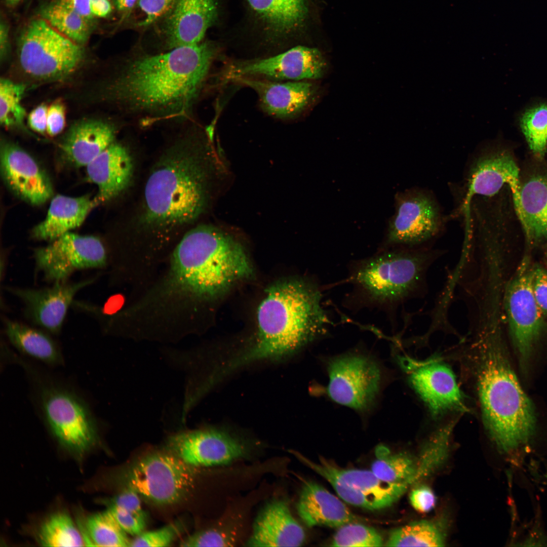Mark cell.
<instances>
[{
  "label": "cell",
  "mask_w": 547,
  "mask_h": 547,
  "mask_svg": "<svg viewBox=\"0 0 547 547\" xmlns=\"http://www.w3.org/2000/svg\"><path fill=\"white\" fill-rule=\"evenodd\" d=\"M116 9L124 14H129L134 6L137 4L138 0H113Z\"/></svg>",
  "instance_id": "cell-50"
},
{
  "label": "cell",
  "mask_w": 547,
  "mask_h": 547,
  "mask_svg": "<svg viewBox=\"0 0 547 547\" xmlns=\"http://www.w3.org/2000/svg\"><path fill=\"white\" fill-rule=\"evenodd\" d=\"M299 516L309 527H340L360 519L336 496L312 481L302 486L297 504Z\"/></svg>",
  "instance_id": "cell-25"
},
{
  "label": "cell",
  "mask_w": 547,
  "mask_h": 547,
  "mask_svg": "<svg viewBox=\"0 0 547 547\" xmlns=\"http://www.w3.org/2000/svg\"><path fill=\"white\" fill-rule=\"evenodd\" d=\"M41 405L47 424L62 446L82 453L95 443V419L75 394L60 387H46L42 392Z\"/></svg>",
  "instance_id": "cell-13"
},
{
  "label": "cell",
  "mask_w": 547,
  "mask_h": 547,
  "mask_svg": "<svg viewBox=\"0 0 547 547\" xmlns=\"http://www.w3.org/2000/svg\"><path fill=\"white\" fill-rule=\"evenodd\" d=\"M271 41L286 39L303 26L307 16L306 0H246Z\"/></svg>",
  "instance_id": "cell-26"
},
{
  "label": "cell",
  "mask_w": 547,
  "mask_h": 547,
  "mask_svg": "<svg viewBox=\"0 0 547 547\" xmlns=\"http://www.w3.org/2000/svg\"><path fill=\"white\" fill-rule=\"evenodd\" d=\"M23 85L1 79L0 81V122L6 128L21 126L26 115L21 104Z\"/></svg>",
  "instance_id": "cell-36"
},
{
  "label": "cell",
  "mask_w": 547,
  "mask_h": 547,
  "mask_svg": "<svg viewBox=\"0 0 547 547\" xmlns=\"http://www.w3.org/2000/svg\"><path fill=\"white\" fill-rule=\"evenodd\" d=\"M325 390L333 401L360 412L375 404L385 383V372L368 354L349 352L330 359Z\"/></svg>",
  "instance_id": "cell-8"
},
{
  "label": "cell",
  "mask_w": 547,
  "mask_h": 547,
  "mask_svg": "<svg viewBox=\"0 0 547 547\" xmlns=\"http://www.w3.org/2000/svg\"><path fill=\"white\" fill-rule=\"evenodd\" d=\"M84 57L82 46L66 37L43 18L31 21L19 41L23 71L37 79H58L72 72Z\"/></svg>",
  "instance_id": "cell-6"
},
{
  "label": "cell",
  "mask_w": 547,
  "mask_h": 547,
  "mask_svg": "<svg viewBox=\"0 0 547 547\" xmlns=\"http://www.w3.org/2000/svg\"><path fill=\"white\" fill-rule=\"evenodd\" d=\"M196 146L186 139L174 145L146 182L143 216L146 232L139 253L150 261H164L175 246L174 231L193 222L205 207L206 173Z\"/></svg>",
  "instance_id": "cell-2"
},
{
  "label": "cell",
  "mask_w": 547,
  "mask_h": 547,
  "mask_svg": "<svg viewBox=\"0 0 547 547\" xmlns=\"http://www.w3.org/2000/svg\"><path fill=\"white\" fill-rule=\"evenodd\" d=\"M532 267L529 257L524 256L506 285L503 300L511 337L523 361L529 358L547 324L533 293Z\"/></svg>",
  "instance_id": "cell-10"
},
{
  "label": "cell",
  "mask_w": 547,
  "mask_h": 547,
  "mask_svg": "<svg viewBox=\"0 0 547 547\" xmlns=\"http://www.w3.org/2000/svg\"><path fill=\"white\" fill-rule=\"evenodd\" d=\"M99 204L89 195L71 197L57 195L51 200L45 219L35 226L32 237L52 242L79 227L90 212Z\"/></svg>",
  "instance_id": "cell-28"
},
{
  "label": "cell",
  "mask_w": 547,
  "mask_h": 547,
  "mask_svg": "<svg viewBox=\"0 0 547 547\" xmlns=\"http://www.w3.org/2000/svg\"><path fill=\"white\" fill-rule=\"evenodd\" d=\"M43 18L59 32L82 45L88 40L91 22L72 10L56 2L43 11Z\"/></svg>",
  "instance_id": "cell-32"
},
{
  "label": "cell",
  "mask_w": 547,
  "mask_h": 547,
  "mask_svg": "<svg viewBox=\"0 0 547 547\" xmlns=\"http://www.w3.org/2000/svg\"><path fill=\"white\" fill-rule=\"evenodd\" d=\"M4 322L7 336L20 351L49 364L61 362L60 350L48 334L16 321L5 319Z\"/></svg>",
  "instance_id": "cell-29"
},
{
  "label": "cell",
  "mask_w": 547,
  "mask_h": 547,
  "mask_svg": "<svg viewBox=\"0 0 547 547\" xmlns=\"http://www.w3.org/2000/svg\"><path fill=\"white\" fill-rule=\"evenodd\" d=\"M90 8L94 17H106L112 11L109 0H91Z\"/></svg>",
  "instance_id": "cell-48"
},
{
  "label": "cell",
  "mask_w": 547,
  "mask_h": 547,
  "mask_svg": "<svg viewBox=\"0 0 547 547\" xmlns=\"http://www.w3.org/2000/svg\"><path fill=\"white\" fill-rule=\"evenodd\" d=\"M380 534L374 528L353 522L340 527L333 536L332 546L377 547L383 545Z\"/></svg>",
  "instance_id": "cell-37"
},
{
  "label": "cell",
  "mask_w": 547,
  "mask_h": 547,
  "mask_svg": "<svg viewBox=\"0 0 547 547\" xmlns=\"http://www.w3.org/2000/svg\"><path fill=\"white\" fill-rule=\"evenodd\" d=\"M323 296L316 283L302 279L270 287L257 308L256 341L236 364L281 358L324 336L331 323Z\"/></svg>",
  "instance_id": "cell-4"
},
{
  "label": "cell",
  "mask_w": 547,
  "mask_h": 547,
  "mask_svg": "<svg viewBox=\"0 0 547 547\" xmlns=\"http://www.w3.org/2000/svg\"><path fill=\"white\" fill-rule=\"evenodd\" d=\"M89 179L98 188L95 197L99 203L120 194L129 185L133 162L128 149L113 142L86 166Z\"/></svg>",
  "instance_id": "cell-24"
},
{
  "label": "cell",
  "mask_w": 547,
  "mask_h": 547,
  "mask_svg": "<svg viewBox=\"0 0 547 547\" xmlns=\"http://www.w3.org/2000/svg\"><path fill=\"white\" fill-rule=\"evenodd\" d=\"M48 108L45 104H41L29 113L27 123L34 132L40 134L47 133Z\"/></svg>",
  "instance_id": "cell-46"
},
{
  "label": "cell",
  "mask_w": 547,
  "mask_h": 547,
  "mask_svg": "<svg viewBox=\"0 0 547 547\" xmlns=\"http://www.w3.org/2000/svg\"><path fill=\"white\" fill-rule=\"evenodd\" d=\"M396 207L386 236L388 245L423 247L443 229L445 219L438 201L428 190L416 187L398 194Z\"/></svg>",
  "instance_id": "cell-11"
},
{
  "label": "cell",
  "mask_w": 547,
  "mask_h": 547,
  "mask_svg": "<svg viewBox=\"0 0 547 547\" xmlns=\"http://www.w3.org/2000/svg\"><path fill=\"white\" fill-rule=\"evenodd\" d=\"M293 454L325 479L344 501L356 506L369 510L384 509L407 490L408 485L387 482L372 471L343 468L322 457L319 462H315L298 452Z\"/></svg>",
  "instance_id": "cell-9"
},
{
  "label": "cell",
  "mask_w": 547,
  "mask_h": 547,
  "mask_svg": "<svg viewBox=\"0 0 547 547\" xmlns=\"http://www.w3.org/2000/svg\"><path fill=\"white\" fill-rule=\"evenodd\" d=\"M441 252L425 247L381 251L353 264L349 281L363 306L389 309L418 296L427 270Z\"/></svg>",
  "instance_id": "cell-5"
},
{
  "label": "cell",
  "mask_w": 547,
  "mask_h": 547,
  "mask_svg": "<svg viewBox=\"0 0 547 547\" xmlns=\"http://www.w3.org/2000/svg\"><path fill=\"white\" fill-rule=\"evenodd\" d=\"M38 537L45 546H82L85 543L72 519L64 513L50 516L42 525Z\"/></svg>",
  "instance_id": "cell-33"
},
{
  "label": "cell",
  "mask_w": 547,
  "mask_h": 547,
  "mask_svg": "<svg viewBox=\"0 0 547 547\" xmlns=\"http://www.w3.org/2000/svg\"><path fill=\"white\" fill-rule=\"evenodd\" d=\"M444 538L433 523L422 520L413 522L393 530L386 546H442Z\"/></svg>",
  "instance_id": "cell-35"
},
{
  "label": "cell",
  "mask_w": 547,
  "mask_h": 547,
  "mask_svg": "<svg viewBox=\"0 0 547 547\" xmlns=\"http://www.w3.org/2000/svg\"><path fill=\"white\" fill-rule=\"evenodd\" d=\"M216 49L205 42L131 60L110 85L111 97L126 113L149 123L185 116L203 88Z\"/></svg>",
  "instance_id": "cell-1"
},
{
  "label": "cell",
  "mask_w": 547,
  "mask_h": 547,
  "mask_svg": "<svg viewBox=\"0 0 547 547\" xmlns=\"http://www.w3.org/2000/svg\"><path fill=\"white\" fill-rule=\"evenodd\" d=\"M55 2L72 10L90 22L94 17L91 11V0H55Z\"/></svg>",
  "instance_id": "cell-47"
},
{
  "label": "cell",
  "mask_w": 547,
  "mask_h": 547,
  "mask_svg": "<svg viewBox=\"0 0 547 547\" xmlns=\"http://www.w3.org/2000/svg\"><path fill=\"white\" fill-rule=\"evenodd\" d=\"M178 534L177 526L170 524L157 530L143 532L131 540L130 546H170Z\"/></svg>",
  "instance_id": "cell-38"
},
{
  "label": "cell",
  "mask_w": 547,
  "mask_h": 547,
  "mask_svg": "<svg viewBox=\"0 0 547 547\" xmlns=\"http://www.w3.org/2000/svg\"><path fill=\"white\" fill-rule=\"evenodd\" d=\"M519 121L529 153L537 158L544 157L547 153V102L526 109Z\"/></svg>",
  "instance_id": "cell-34"
},
{
  "label": "cell",
  "mask_w": 547,
  "mask_h": 547,
  "mask_svg": "<svg viewBox=\"0 0 547 547\" xmlns=\"http://www.w3.org/2000/svg\"><path fill=\"white\" fill-rule=\"evenodd\" d=\"M532 288L534 297L547 321V269L539 264L533 265Z\"/></svg>",
  "instance_id": "cell-42"
},
{
  "label": "cell",
  "mask_w": 547,
  "mask_h": 547,
  "mask_svg": "<svg viewBox=\"0 0 547 547\" xmlns=\"http://www.w3.org/2000/svg\"><path fill=\"white\" fill-rule=\"evenodd\" d=\"M234 81L253 89L262 109L283 120L299 115L309 105L315 94L313 85L302 81L283 82L242 77Z\"/></svg>",
  "instance_id": "cell-22"
},
{
  "label": "cell",
  "mask_w": 547,
  "mask_h": 547,
  "mask_svg": "<svg viewBox=\"0 0 547 547\" xmlns=\"http://www.w3.org/2000/svg\"><path fill=\"white\" fill-rule=\"evenodd\" d=\"M94 281V279H90L73 283L55 282L53 286L41 289H7L21 300L24 304L25 315L32 323L57 334L61 329L75 294Z\"/></svg>",
  "instance_id": "cell-20"
},
{
  "label": "cell",
  "mask_w": 547,
  "mask_h": 547,
  "mask_svg": "<svg viewBox=\"0 0 547 547\" xmlns=\"http://www.w3.org/2000/svg\"><path fill=\"white\" fill-rule=\"evenodd\" d=\"M217 16L215 0H178L166 18V48L170 50L201 43Z\"/></svg>",
  "instance_id": "cell-21"
},
{
  "label": "cell",
  "mask_w": 547,
  "mask_h": 547,
  "mask_svg": "<svg viewBox=\"0 0 547 547\" xmlns=\"http://www.w3.org/2000/svg\"><path fill=\"white\" fill-rule=\"evenodd\" d=\"M115 130L109 123L86 120L69 130L61 145L65 160L76 167L89 164L114 142Z\"/></svg>",
  "instance_id": "cell-27"
},
{
  "label": "cell",
  "mask_w": 547,
  "mask_h": 547,
  "mask_svg": "<svg viewBox=\"0 0 547 547\" xmlns=\"http://www.w3.org/2000/svg\"><path fill=\"white\" fill-rule=\"evenodd\" d=\"M108 510L128 534L136 536L143 532L146 525L145 518L111 503H109Z\"/></svg>",
  "instance_id": "cell-41"
},
{
  "label": "cell",
  "mask_w": 547,
  "mask_h": 547,
  "mask_svg": "<svg viewBox=\"0 0 547 547\" xmlns=\"http://www.w3.org/2000/svg\"><path fill=\"white\" fill-rule=\"evenodd\" d=\"M178 0H138L137 5L144 13L145 18L139 25L150 26L171 12Z\"/></svg>",
  "instance_id": "cell-40"
},
{
  "label": "cell",
  "mask_w": 547,
  "mask_h": 547,
  "mask_svg": "<svg viewBox=\"0 0 547 547\" xmlns=\"http://www.w3.org/2000/svg\"><path fill=\"white\" fill-rule=\"evenodd\" d=\"M36 269L50 282H65L74 271L109 265V254L103 242L93 236L67 232L34 254Z\"/></svg>",
  "instance_id": "cell-14"
},
{
  "label": "cell",
  "mask_w": 547,
  "mask_h": 547,
  "mask_svg": "<svg viewBox=\"0 0 547 547\" xmlns=\"http://www.w3.org/2000/svg\"><path fill=\"white\" fill-rule=\"evenodd\" d=\"M65 108L64 105L56 102L48 108L47 133L50 136L60 134L65 126Z\"/></svg>",
  "instance_id": "cell-45"
},
{
  "label": "cell",
  "mask_w": 547,
  "mask_h": 547,
  "mask_svg": "<svg viewBox=\"0 0 547 547\" xmlns=\"http://www.w3.org/2000/svg\"><path fill=\"white\" fill-rule=\"evenodd\" d=\"M305 539L303 528L292 516L287 502L275 499L260 512L248 546H299Z\"/></svg>",
  "instance_id": "cell-23"
},
{
  "label": "cell",
  "mask_w": 547,
  "mask_h": 547,
  "mask_svg": "<svg viewBox=\"0 0 547 547\" xmlns=\"http://www.w3.org/2000/svg\"><path fill=\"white\" fill-rule=\"evenodd\" d=\"M168 446L172 453L191 466L227 464L245 457V446L223 432L199 429L171 436Z\"/></svg>",
  "instance_id": "cell-18"
},
{
  "label": "cell",
  "mask_w": 547,
  "mask_h": 547,
  "mask_svg": "<svg viewBox=\"0 0 547 547\" xmlns=\"http://www.w3.org/2000/svg\"><path fill=\"white\" fill-rule=\"evenodd\" d=\"M326 66L318 49L297 46L266 58L232 61L225 67L221 77L225 82L242 77L276 81L316 80L323 76Z\"/></svg>",
  "instance_id": "cell-15"
},
{
  "label": "cell",
  "mask_w": 547,
  "mask_h": 547,
  "mask_svg": "<svg viewBox=\"0 0 547 547\" xmlns=\"http://www.w3.org/2000/svg\"><path fill=\"white\" fill-rule=\"evenodd\" d=\"M515 207L526 246L532 249L547 244V153L537 158L529 152L520 162Z\"/></svg>",
  "instance_id": "cell-17"
},
{
  "label": "cell",
  "mask_w": 547,
  "mask_h": 547,
  "mask_svg": "<svg viewBox=\"0 0 547 547\" xmlns=\"http://www.w3.org/2000/svg\"><path fill=\"white\" fill-rule=\"evenodd\" d=\"M475 368L484 426L503 451L526 443L535 424L533 406L511 365L500 329L477 333Z\"/></svg>",
  "instance_id": "cell-3"
},
{
  "label": "cell",
  "mask_w": 547,
  "mask_h": 547,
  "mask_svg": "<svg viewBox=\"0 0 547 547\" xmlns=\"http://www.w3.org/2000/svg\"><path fill=\"white\" fill-rule=\"evenodd\" d=\"M0 53L1 58H5L8 49V31L6 24L1 23L0 35Z\"/></svg>",
  "instance_id": "cell-49"
},
{
  "label": "cell",
  "mask_w": 547,
  "mask_h": 547,
  "mask_svg": "<svg viewBox=\"0 0 547 547\" xmlns=\"http://www.w3.org/2000/svg\"><path fill=\"white\" fill-rule=\"evenodd\" d=\"M371 471L380 479L389 483L408 485L417 479L418 467L408 454L392 453L384 445L378 446Z\"/></svg>",
  "instance_id": "cell-30"
},
{
  "label": "cell",
  "mask_w": 547,
  "mask_h": 547,
  "mask_svg": "<svg viewBox=\"0 0 547 547\" xmlns=\"http://www.w3.org/2000/svg\"><path fill=\"white\" fill-rule=\"evenodd\" d=\"M234 539L222 531L209 529L196 532L180 542L182 546H229Z\"/></svg>",
  "instance_id": "cell-39"
},
{
  "label": "cell",
  "mask_w": 547,
  "mask_h": 547,
  "mask_svg": "<svg viewBox=\"0 0 547 547\" xmlns=\"http://www.w3.org/2000/svg\"><path fill=\"white\" fill-rule=\"evenodd\" d=\"M86 543L91 545L110 547L130 546L131 540L110 511L90 516L86 523Z\"/></svg>",
  "instance_id": "cell-31"
},
{
  "label": "cell",
  "mask_w": 547,
  "mask_h": 547,
  "mask_svg": "<svg viewBox=\"0 0 547 547\" xmlns=\"http://www.w3.org/2000/svg\"><path fill=\"white\" fill-rule=\"evenodd\" d=\"M503 189H507V190H508L509 191H510L511 192V191H510V190H509V189L508 188H503V189H502L501 190H503ZM499 192H500V191H499ZM511 194H512V193H511ZM512 197H513V196H512ZM470 203H471V202H470ZM468 209H469V208H468ZM468 211H467V212H466L467 213H466V215H465L464 216V221H465H465H466V215H467V212H468Z\"/></svg>",
  "instance_id": "cell-53"
},
{
  "label": "cell",
  "mask_w": 547,
  "mask_h": 547,
  "mask_svg": "<svg viewBox=\"0 0 547 547\" xmlns=\"http://www.w3.org/2000/svg\"><path fill=\"white\" fill-rule=\"evenodd\" d=\"M192 467L172 453L149 455L130 468L127 487L154 503L173 504L192 488L194 481Z\"/></svg>",
  "instance_id": "cell-12"
},
{
  "label": "cell",
  "mask_w": 547,
  "mask_h": 547,
  "mask_svg": "<svg viewBox=\"0 0 547 547\" xmlns=\"http://www.w3.org/2000/svg\"><path fill=\"white\" fill-rule=\"evenodd\" d=\"M400 364L408 380L434 417L468 411L452 370L437 358L418 360L401 356Z\"/></svg>",
  "instance_id": "cell-16"
},
{
  "label": "cell",
  "mask_w": 547,
  "mask_h": 547,
  "mask_svg": "<svg viewBox=\"0 0 547 547\" xmlns=\"http://www.w3.org/2000/svg\"><path fill=\"white\" fill-rule=\"evenodd\" d=\"M139 495L134 490L127 487L122 492L112 498L110 503L146 519V514L142 509Z\"/></svg>",
  "instance_id": "cell-43"
},
{
  "label": "cell",
  "mask_w": 547,
  "mask_h": 547,
  "mask_svg": "<svg viewBox=\"0 0 547 547\" xmlns=\"http://www.w3.org/2000/svg\"><path fill=\"white\" fill-rule=\"evenodd\" d=\"M21 0H6V4L10 6H13L18 3Z\"/></svg>",
  "instance_id": "cell-51"
},
{
  "label": "cell",
  "mask_w": 547,
  "mask_h": 547,
  "mask_svg": "<svg viewBox=\"0 0 547 547\" xmlns=\"http://www.w3.org/2000/svg\"><path fill=\"white\" fill-rule=\"evenodd\" d=\"M1 169L5 182L18 197L33 205H40L53 193L48 175L36 161L20 146L2 141Z\"/></svg>",
  "instance_id": "cell-19"
},
{
  "label": "cell",
  "mask_w": 547,
  "mask_h": 547,
  "mask_svg": "<svg viewBox=\"0 0 547 547\" xmlns=\"http://www.w3.org/2000/svg\"><path fill=\"white\" fill-rule=\"evenodd\" d=\"M543 247H544V261H545V266H546L545 268L547 269V244L544 245Z\"/></svg>",
  "instance_id": "cell-52"
},
{
  "label": "cell",
  "mask_w": 547,
  "mask_h": 547,
  "mask_svg": "<svg viewBox=\"0 0 547 547\" xmlns=\"http://www.w3.org/2000/svg\"><path fill=\"white\" fill-rule=\"evenodd\" d=\"M520 169V162L511 145L498 140L481 143L466 164L457 212L466 210L475 197L493 196L506 186L512 191L515 205Z\"/></svg>",
  "instance_id": "cell-7"
},
{
  "label": "cell",
  "mask_w": 547,
  "mask_h": 547,
  "mask_svg": "<svg viewBox=\"0 0 547 547\" xmlns=\"http://www.w3.org/2000/svg\"><path fill=\"white\" fill-rule=\"evenodd\" d=\"M409 499L413 508L421 513L429 512L436 503V497L433 491L426 485H420L414 488L410 492Z\"/></svg>",
  "instance_id": "cell-44"
}]
</instances>
